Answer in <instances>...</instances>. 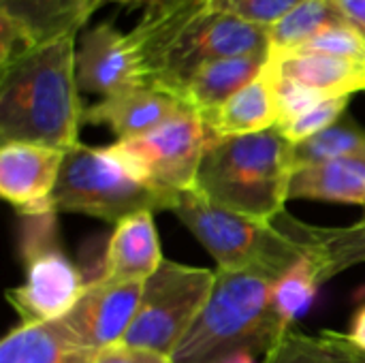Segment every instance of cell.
Masks as SVG:
<instances>
[{
    "label": "cell",
    "mask_w": 365,
    "mask_h": 363,
    "mask_svg": "<svg viewBox=\"0 0 365 363\" xmlns=\"http://www.w3.org/2000/svg\"><path fill=\"white\" fill-rule=\"evenodd\" d=\"M289 199H317L365 208V156L297 169L291 180Z\"/></svg>",
    "instance_id": "obj_18"
},
{
    "label": "cell",
    "mask_w": 365,
    "mask_h": 363,
    "mask_svg": "<svg viewBox=\"0 0 365 363\" xmlns=\"http://www.w3.org/2000/svg\"><path fill=\"white\" fill-rule=\"evenodd\" d=\"M340 13L365 36V0H334Z\"/></svg>",
    "instance_id": "obj_31"
},
{
    "label": "cell",
    "mask_w": 365,
    "mask_h": 363,
    "mask_svg": "<svg viewBox=\"0 0 365 363\" xmlns=\"http://www.w3.org/2000/svg\"><path fill=\"white\" fill-rule=\"evenodd\" d=\"M163 261L154 212H137L113 225L98 278L111 282H145Z\"/></svg>",
    "instance_id": "obj_14"
},
{
    "label": "cell",
    "mask_w": 365,
    "mask_h": 363,
    "mask_svg": "<svg viewBox=\"0 0 365 363\" xmlns=\"http://www.w3.org/2000/svg\"><path fill=\"white\" fill-rule=\"evenodd\" d=\"M263 363H365V353L351 342L349 334L325 329L310 336L291 325Z\"/></svg>",
    "instance_id": "obj_22"
},
{
    "label": "cell",
    "mask_w": 365,
    "mask_h": 363,
    "mask_svg": "<svg viewBox=\"0 0 365 363\" xmlns=\"http://www.w3.org/2000/svg\"><path fill=\"white\" fill-rule=\"evenodd\" d=\"M287 53H327L365 62V36L353 24H336L323 28L304 45Z\"/></svg>",
    "instance_id": "obj_26"
},
{
    "label": "cell",
    "mask_w": 365,
    "mask_h": 363,
    "mask_svg": "<svg viewBox=\"0 0 365 363\" xmlns=\"http://www.w3.org/2000/svg\"><path fill=\"white\" fill-rule=\"evenodd\" d=\"M75 34L41 43L0 75V139L68 152L79 143L83 111L75 73Z\"/></svg>",
    "instance_id": "obj_2"
},
{
    "label": "cell",
    "mask_w": 365,
    "mask_h": 363,
    "mask_svg": "<svg viewBox=\"0 0 365 363\" xmlns=\"http://www.w3.org/2000/svg\"><path fill=\"white\" fill-rule=\"evenodd\" d=\"M351 156H365V128L351 118H342L312 139L293 145L295 171Z\"/></svg>",
    "instance_id": "obj_24"
},
{
    "label": "cell",
    "mask_w": 365,
    "mask_h": 363,
    "mask_svg": "<svg viewBox=\"0 0 365 363\" xmlns=\"http://www.w3.org/2000/svg\"><path fill=\"white\" fill-rule=\"evenodd\" d=\"M267 62L269 51L207 62L178 88L175 96L192 111L205 113L255 81L265 71Z\"/></svg>",
    "instance_id": "obj_15"
},
{
    "label": "cell",
    "mask_w": 365,
    "mask_h": 363,
    "mask_svg": "<svg viewBox=\"0 0 365 363\" xmlns=\"http://www.w3.org/2000/svg\"><path fill=\"white\" fill-rule=\"evenodd\" d=\"M349 24L334 0H302L278 24L267 28L269 53H287L327 26Z\"/></svg>",
    "instance_id": "obj_23"
},
{
    "label": "cell",
    "mask_w": 365,
    "mask_h": 363,
    "mask_svg": "<svg viewBox=\"0 0 365 363\" xmlns=\"http://www.w3.org/2000/svg\"><path fill=\"white\" fill-rule=\"evenodd\" d=\"M182 109L186 105L175 94L156 86H137L86 107L83 122L105 124L118 141H124L154 131Z\"/></svg>",
    "instance_id": "obj_13"
},
{
    "label": "cell",
    "mask_w": 365,
    "mask_h": 363,
    "mask_svg": "<svg viewBox=\"0 0 365 363\" xmlns=\"http://www.w3.org/2000/svg\"><path fill=\"white\" fill-rule=\"evenodd\" d=\"M105 2H124V4H152V2H156V0H86V13H88V19H90V15L101 6V4H105Z\"/></svg>",
    "instance_id": "obj_33"
},
{
    "label": "cell",
    "mask_w": 365,
    "mask_h": 363,
    "mask_svg": "<svg viewBox=\"0 0 365 363\" xmlns=\"http://www.w3.org/2000/svg\"><path fill=\"white\" fill-rule=\"evenodd\" d=\"M56 214L58 212L21 216L19 255L26 278L19 287L6 291V300L21 323L28 325L62 319L88 289L81 272L62 252Z\"/></svg>",
    "instance_id": "obj_7"
},
{
    "label": "cell",
    "mask_w": 365,
    "mask_h": 363,
    "mask_svg": "<svg viewBox=\"0 0 365 363\" xmlns=\"http://www.w3.org/2000/svg\"><path fill=\"white\" fill-rule=\"evenodd\" d=\"M319 287H321V280H319L314 261L308 255L272 282L274 310L287 325H293L297 319L310 312L317 300Z\"/></svg>",
    "instance_id": "obj_25"
},
{
    "label": "cell",
    "mask_w": 365,
    "mask_h": 363,
    "mask_svg": "<svg viewBox=\"0 0 365 363\" xmlns=\"http://www.w3.org/2000/svg\"><path fill=\"white\" fill-rule=\"evenodd\" d=\"M98 353L68 342L51 323H19L0 344V363H92Z\"/></svg>",
    "instance_id": "obj_20"
},
{
    "label": "cell",
    "mask_w": 365,
    "mask_h": 363,
    "mask_svg": "<svg viewBox=\"0 0 365 363\" xmlns=\"http://www.w3.org/2000/svg\"><path fill=\"white\" fill-rule=\"evenodd\" d=\"M222 363H257V359L250 353H240V355H235V357H231V359H227V362Z\"/></svg>",
    "instance_id": "obj_34"
},
{
    "label": "cell",
    "mask_w": 365,
    "mask_h": 363,
    "mask_svg": "<svg viewBox=\"0 0 365 363\" xmlns=\"http://www.w3.org/2000/svg\"><path fill=\"white\" fill-rule=\"evenodd\" d=\"M302 0H207L212 11L240 17L248 24L272 28Z\"/></svg>",
    "instance_id": "obj_29"
},
{
    "label": "cell",
    "mask_w": 365,
    "mask_h": 363,
    "mask_svg": "<svg viewBox=\"0 0 365 363\" xmlns=\"http://www.w3.org/2000/svg\"><path fill=\"white\" fill-rule=\"evenodd\" d=\"M0 13L24 30L32 47L77 32L88 21L86 0H0Z\"/></svg>",
    "instance_id": "obj_19"
},
{
    "label": "cell",
    "mask_w": 365,
    "mask_h": 363,
    "mask_svg": "<svg viewBox=\"0 0 365 363\" xmlns=\"http://www.w3.org/2000/svg\"><path fill=\"white\" fill-rule=\"evenodd\" d=\"M212 139L255 135L278 126V109L272 77L265 71L246 88L229 96L222 105L199 113Z\"/></svg>",
    "instance_id": "obj_16"
},
{
    "label": "cell",
    "mask_w": 365,
    "mask_h": 363,
    "mask_svg": "<svg viewBox=\"0 0 365 363\" xmlns=\"http://www.w3.org/2000/svg\"><path fill=\"white\" fill-rule=\"evenodd\" d=\"M349 338L351 342L365 353V300L361 306H357L353 319H351V327H349Z\"/></svg>",
    "instance_id": "obj_32"
},
{
    "label": "cell",
    "mask_w": 365,
    "mask_h": 363,
    "mask_svg": "<svg viewBox=\"0 0 365 363\" xmlns=\"http://www.w3.org/2000/svg\"><path fill=\"white\" fill-rule=\"evenodd\" d=\"M64 156V150L38 143L9 141L0 145V195L19 216L56 212L53 190Z\"/></svg>",
    "instance_id": "obj_12"
},
{
    "label": "cell",
    "mask_w": 365,
    "mask_h": 363,
    "mask_svg": "<svg viewBox=\"0 0 365 363\" xmlns=\"http://www.w3.org/2000/svg\"><path fill=\"white\" fill-rule=\"evenodd\" d=\"M210 139L212 135L203 118L186 107L154 131L107 148L137 180L160 193L180 197L195 190Z\"/></svg>",
    "instance_id": "obj_9"
},
{
    "label": "cell",
    "mask_w": 365,
    "mask_h": 363,
    "mask_svg": "<svg viewBox=\"0 0 365 363\" xmlns=\"http://www.w3.org/2000/svg\"><path fill=\"white\" fill-rule=\"evenodd\" d=\"M269 71L331 98L365 92V62L327 53H269Z\"/></svg>",
    "instance_id": "obj_17"
},
{
    "label": "cell",
    "mask_w": 365,
    "mask_h": 363,
    "mask_svg": "<svg viewBox=\"0 0 365 363\" xmlns=\"http://www.w3.org/2000/svg\"><path fill=\"white\" fill-rule=\"evenodd\" d=\"M306 242L310 244V257L314 261L321 285L329 282L338 274L365 263V218L338 229L312 227L299 223Z\"/></svg>",
    "instance_id": "obj_21"
},
{
    "label": "cell",
    "mask_w": 365,
    "mask_h": 363,
    "mask_svg": "<svg viewBox=\"0 0 365 363\" xmlns=\"http://www.w3.org/2000/svg\"><path fill=\"white\" fill-rule=\"evenodd\" d=\"M92 363H173L171 357H165L154 351L135 349L126 344H115L109 349H103Z\"/></svg>",
    "instance_id": "obj_30"
},
{
    "label": "cell",
    "mask_w": 365,
    "mask_h": 363,
    "mask_svg": "<svg viewBox=\"0 0 365 363\" xmlns=\"http://www.w3.org/2000/svg\"><path fill=\"white\" fill-rule=\"evenodd\" d=\"M293 173V143L278 126L210 139L195 193L235 214L274 223L287 212Z\"/></svg>",
    "instance_id": "obj_3"
},
{
    "label": "cell",
    "mask_w": 365,
    "mask_h": 363,
    "mask_svg": "<svg viewBox=\"0 0 365 363\" xmlns=\"http://www.w3.org/2000/svg\"><path fill=\"white\" fill-rule=\"evenodd\" d=\"M79 92L111 96L128 88L150 86L139 51L128 34L109 21L88 28L75 49Z\"/></svg>",
    "instance_id": "obj_11"
},
{
    "label": "cell",
    "mask_w": 365,
    "mask_h": 363,
    "mask_svg": "<svg viewBox=\"0 0 365 363\" xmlns=\"http://www.w3.org/2000/svg\"><path fill=\"white\" fill-rule=\"evenodd\" d=\"M178 199L137 180L107 145L77 143L64 156L53 190V210L118 225L137 212H171Z\"/></svg>",
    "instance_id": "obj_6"
},
{
    "label": "cell",
    "mask_w": 365,
    "mask_h": 363,
    "mask_svg": "<svg viewBox=\"0 0 365 363\" xmlns=\"http://www.w3.org/2000/svg\"><path fill=\"white\" fill-rule=\"evenodd\" d=\"M272 278L216 270L214 291L171 355L173 363H222L240 353L267 355L287 325L272 304Z\"/></svg>",
    "instance_id": "obj_4"
},
{
    "label": "cell",
    "mask_w": 365,
    "mask_h": 363,
    "mask_svg": "<svg viewBox=\"0 0 365 363\" xmlns=\"http://www.w3.org/2000/svg\"><path fill=\"white\" fill-rule=\"evenodd\" d=\"M145 282H111L94 278L75 308L51 325L73 344L103 351L122 344L141 304Z\"/></svg>",
    "instance_id": "obj_10"
},
{
    "label": "cell",
    "mask_w": 365,
    "mask_h": 363,
    "mask_svg": "<svg viewBox=\"0 0 365 363\" xmlns=\"http://www.w3.org/2000/svg\"><path fill=\"white\" fill-rule=\"evenodd\" d=\"M128 36L150 86L171 94L207 62L269 51L267 28L212 11L207 0H156Z\"/></svg>",
    "instance_id": "obj_1"
},
{
    "label": "cell",
    "mask_w": 365,
    "mask_h": 363,
    "mask_svg": "<svg viewBox=\"0 0 365 363\" xmlns=\"http://www.w3.org/2000/svg\"><path fill=\"white\" fill-rule=\"evenodd\" d=\"M214 285L216 270L165 259L145 280L139 310L122 344L171 357L205 308Z\"/></svg>",
    "instance_id": "obj_8"
},
{
    "label": "cell",
    "mask_w": 365,
    "mask_h": 363,
    "mask_svg": "<svg viewBox=\"0 0 365 363\" xmlns=\"http://www.w3.org/2000/svg\"><path fill=\"white\" fill-rule=\"evenodd\" d=\"M171 212L225 272H257L276 280L310 255L299 220L287 212L274 223L257 220L214 205L195 190L180 195Z\"/></svg>",
    "instance_id": "obj_5"
},
{
    "label": "cell",
    "mask_w": 365,
    "mask_h": 363,
    "mask_svg": "<svg viewBox=\"0 0 365 363\" xmlns=\"http://www.w3.org/2000/svg\"><path fill=\"white\" fill-rule=\"evenodd\" d=\"M351 103V96H336V98H327L321 105L312 107L310 111H306L304 116L291 120L284 126H278L280 133L293 143H304L308 139H312L314 135L327 131L329 126H334L336 122H340L346 113V107Z\"/></svg>",
    "instance_id": "obj_27"
},
{
    "label": "cell",
    "mask_w": 365,
    "mask_h": 363,
    "mask_svg": "<svg viewBox=\"0 0 365 363\" xmlns=\"http://www.w3.org/2000/svg\"><path fill=\"white\" fill-rule=\"evenodd\" d=\"M267 73L272 77V86H274V96H276V109H278V126L289 124L291 120L304 116L306 111H310L312 107L321 105L323 101L331 98L314 88H308L304 83L291 81V79H282L278 75H274L267 66Z\"/></svg>",
    "instance_id": "obj_28"
}]
</instances>
